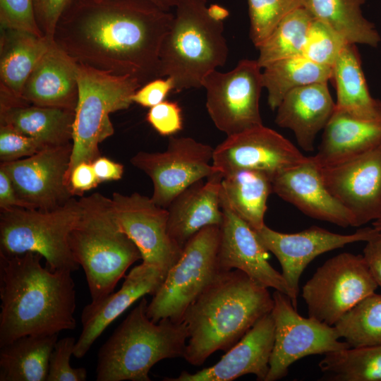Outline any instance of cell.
<instances>
[{"mask_svg": "<svg viewBox=\"0 0 381 381\" xmlns=\"http://www.w3.org/2000/svg\"><path fill=\"white\" fill-rule=\"evenodd\" d=\"M220 226L210 225L188 240L147 304L151 320L183 322L188 308L222 272L217 259Z\"/></svg>", "mask_w": 381, "mask_h": 381, "instance_id": "cell-9", "label": "cell"}, {"mask_svg": "<svg viewBox=\"0 0 381 381\" xmlns=\"http://www.w3.org/2000/svg\"><path fill=\"white\" fill-rule=\"evenodd\" d=\"M78 98L75 109L72 153L67 178L78 164L100 157L99 145L111 136L113 112L128 109L133 93L142 86L130 75H118L78 64Z\"/></svg>", "mask_w": 381, "mask_h": 381, "instance_id": "cell-8", "label": "cell"}, {"mask_svg": "<svg viewBox=\"0 0 381 381\" xmlns=\"http://www.w3.org/2000/svg\"><path fill=\"white\" fill-rule=\"evenodd\" d=\"M166 274L157 267L142 262L125 277L121 287L104 298L92 301L81 313L82 330L76 340L73 356L81 358L103 331L136 301L154 295Z\"/></svg>", "mask_w": 381, "mask_h": 381, "instance_id": "cell-20", "label": "cell"}, {"mask_svg": "<svg viewBox=\"0 0 381 381\" xmlns=\"http://www.w3.org/2000/svg\"><path fill=\"white\" fill-rule=\"evenodd\" d=\"M363 253V256L373 279L378 287L381 289V230H378L366 241Z\"/></svg>", "mask_w": 381, "mask_h": 381, "instance_id": "cell-46", "label": "cell"}, {"mask_svg": "<svg viewBox=\"0 0 381 381\" xmlns=\"http://www.w3.org/2000/svg\"><path fill=\"white\" fill-rule=\"evenodd\" d=\"M213 153L210 145L193 138L170 136L164 151L138 152L131 163L152 179V200L167 208L183 190L216 171Z\"/></svg>", "mask_w": 381, "mask_h": 381, "instance_id": "cell-13", "label": "cell"}, {"mask_svg": "<svg viewBox=\"0 0 381 381\" xmlns=\"http://www.w3.org/2000/svg\"><path fill=\"white\" fill-rule=\"evenodd\" d=\"M334 109L327 82L310 84L286 94L277 108L275 123L291 130L298 145L311 152L318 133L324 129Z\"/></svg>", "mask_w": 381, "mask_h": 381, "instance_id": "cell-25", "label": "cell"}, {"mask_svg": "<svg viewBox=\"0 0 381 381\" xmlns=\"http://www.w3.org/2000/svg\"><path fill=\"white\" fill-rule=\"evenodd\" d=\"M52 42L27 31L1 28L0 105L28 104L21 97L24 85Z\"/></svg>", "mask_w": 381, "mask_h": 381, "instance_id": "cell-26", "label": "cell"}, {"mask_svg": "<svg viewBox=\"0 0 381 381\" xmlns=\"http://www.w3.org/2000/svg\"><path fill=\"white\" fill-rule=\"evenodd\" d=\"M347 44L331 28L313 18L306 34L302 56L318 65L332 68Z\"/></svg>", "mask_w": 381, "mask_h": 381, "instance_id": "cell-38", "label": "cell"}, {"mask_svg": "<svg viewBox=\"0 0 381 381\" xmlns=\"http://www.w3.org/2000/svg\"><path fill=\"white\" fill-rule=\"evenodd\" d=\"M378 288L363 255L342 253L325 261L302 288L308 316L335 323Z\"/></svg>", "mask_w": 381, "mask_h": 381, "instance_id": "cell-10", "label": "cell"}, {"mask_svg": "<svg viewBox=\"0 0 381 381\" xmlns=\"http://www.w3.org/2000/svg\"><path fill=\"white\" fill-rule=\"evenodd\" d=\"M13 207L32 209L19 198L9 177L0 169V210Z\"/></svg>", "mask_w": 381, "mask_h": 381, "instance_id": "cell-48", "label": "cell"}, {"mask_svg": "<svg viewBox=\"0 0 381 381\" xmlns=\"http://www.w3.org/2000/svg\"><path fill=\"white\" fill-rule=\"evenodd\" d=\"M99 183L92 163L86 162L75 165L67 178V186L73 197H83L85 192L96 188Z\"/></svg>", "mask_w": 381, "mask_h": 381, "instance_id": "cell-45", "label": "cell"}, {"mask_svg": "<svg viewBox=\"0 0 381 381\" xmlns=\"http://www.w3.org/2000/svg\"><path fill=\"white\" fill-rule=\"evenodd\" d=\"M323 130L318 152L310 156L318 168L341 163L381 143V121L359 119L337 109Z\"/></svg>", "mask_w": 381, "mask_h": 381, "instance_id": "cell-27", "label": "cell"}, {"mask_svg": "<svg viewBox=\"0 0 381 381\" xmlns=\"http://www.w3.org/2000/svg\"><path fill=\"white\" fill-rule=\"evenodd\" d=\"M111 210L119 229L138 248L143 262L159 267L167 275L182 253L169 235L167 209L138 193H114Z\"/></svg>", "mask_w": 381, "mask_h": 381, "instance_id": "cell-15", "label": "cell"}, {"mask_svg": "<svg viewBox=\"0 0 381 381\" xmlns=\"http://www.w3.org/2000/svg\"><path fill=\"white\" fill-rule=\"evenodd\" d=\"M272 298L274 341L265 381L282 379L291 365L303 357L350 348L347 342L339 341L334 326L301 315L287 295L275 290Z\"/></svg>", "mask_w": 381, "mask_h": 381, "instance_id": "cell-12", "label": "cell"}, {"mask_svg": "<svg viewBox=\"0 0 381 381\" xmlns=\"http://www.w3.org/2000/svg\"><path fill=\"white\" fill-rule=\"evenodd\" d=\"M83 211L81 198H71L52 210L13 207L0 211V253L41 255L52 271L79 269L69 246V236Z\"/></svg>", "mask_w": 381, "mask_h": 381, "instance_id": "cell-7", "label": "cell"}, {"mask_svg": "<svg viewBox=\"0 0 381 381\" xmlns=\"http://www.w3.org/2000/svg\"><path fill=\"white\" fill-rule=\"evenodd\" d=\"M72 0H33L37 25L44 37L53 40L56 25Z\"/></svg>", "mask_w": 381, "mask_h": 381, "instance_id": "cell-43", "label": "cell"}, {"mask_svg": "<svg viewBox=\"0 0 381 381\" xmlns=\"http://www.w3.org/2000/svg\"><path fill=\"white\" fill-rule=\"evenodd\" d=\"M58 334L26 335L0 346V381H47Z\"/></svg>", "mask_w": 381, "mask_h": 381, "instance_id": "cell-30", "label": "cell"}, {"mask_svg": "<svg viewBox=\"0 0 381 381\" xmlns=\"http://www.w3.org/2000/svg\"><path fill=\"white\" fill-rule=\"evenodd\" d=\"M272 295L246 273L221 272L184 315L188 337L183 358L201 365L217 351H226L263 316L271 313Z\"/></svg>", "mask_w": 381, "mask_h": 381, "instance_id": "cell-3", "label": "cell"}, {"mask_svg": "<svg viewBox=\"0 0 381 381\" xmlns=\"http://www.w3.org/2000/svg\"><path fill=\"white\" fill-rule=\"evenodd\" d=\"M261 69L257 60L243 59L228 72L214 70L203 78L207 113L216 128L226 135L262 125Z\"/></svg>", "mask_w": 381, "mask_h": 381, "instance_id": "cell-11", "label": "cell"}, {"mask_svg": "<svg viewBox=\"0 0 381 381\" xmlns=\"http://www.w3.org/2000/svg\"><path fill=\"white\" fill-rule=\"evenodd\" d=\"M373 226L377 230H381V217L375 220L372 223Z\"/></svg>", "mask_w": 381, "mask_h": 381, "instance_id": "cell-50", "label": "cell"}, {"mask_svg": "<svg viewBox=\"0 0 381 381\" xmlns=\"http://www.w3.org/2000/svg\"><path fill=\"white\" fill-rule=\"evenodd\" d=\"M318 366L325 380L381 381V344L327 353Z\"/></svg>", "mask_w": 381, "mask_h": 381, "instance_id": "cell-34", "label": "cell"}, {"mask_svg": "<svg viewBox=\"0 0 381 381\" xmlns=\"http://www.w3.org/2000/svg\"><path fill=\"white\" fill-rule=\"evenodd\" d=\"M377 231L373 226L365 227L351 234H339L313 226L297 233L286 234L265 225L255 232L263 247L274 254L279 262L282 274L298 304L300 278L312 260L320 255L347 244L366 242Z\"/></svg>", "mask_w": 381, "mask_h": 381, "instance_id": "cell-19", "label": "cell"}, {"mask_svg": "<svg viewBox=\"0 0 381 381\" xmlns=\"http://www.w3.org/2000/svg\"><path fill=\"white\" fill-rule=\"evenodd\" d=\"M365 0H305L304 7L349 44L377 47L381 37L363 15Z\"/></svg>", "mask_w": 381, "mask_h": 381, "instance_id": "cell-31", "label": "cell"}, {"mask_svg": "<svg viewBox=\"0 0 381 381\" xmlns=\"http://www.w3.org/2000/svg\"><path fill=\"white\" fill-rule=\"evenodd\" d=\"M75 111L18 104L0 106V125L11 128L47 146L72 142Z\"/></svg>", "mask_w": 381, "mask_h": 381, "instance_id": "cell-29", "label": "cell"}, {"mask_svg": "<svg viewBox=\"0 0 381 381\" xmlns=\"http://www.w3.org/2000/svg\"><path fill=\"white\" fill-rule=\"evenodd\" d=\"M96 176L101 183L105 181H117L122 178L123 164L105 157H99L92 162Z\"/></svg>", "mask_w": 381, "mask_h": 381, "instance_id": "cell-47", "label": "cell"}, {"mask_svg": "<svg viewBox=\"0 0 381 381\" xmlns=\"http://www.w3.org/2000/svg\"><path fill=\"white\" fill-rule=\"evenodd\" d=\"M222 191L233 210L255 231L265 225L267 201L272 192V181L267 174L236 170L223 176Z\"/></svg>", "mask_w": 381, "mask_h": 381, "instance_id": "cell-32", "label": "cell"}, {"mask_svg": "<svg viewBox=\"0 0 381 381\" xmlns=\"http://www.w3.org/2000/svg\"><path fill=\"white\" fill-rule=\"evenodd\" d=\"M173 90L174 85L171 78H157L139 87L133 93L132 101L143 107L151 108L164 101Z\"/></svg>", "mask_w": 381, "mask_h": 381, "instance_id": "cell-44", "label": "cell"}, {"mask_svg": "<svg viewBox=\"0 0 381 381\" xmlns=\"http://www.w3.org/2000/svg\"><path fill=\"white\" fill-rule=\"evenodd\" d=\"M308 159L288 139L262 124L227 135L214 148L212 166L223 176L236 170L251 169L272 181Z\"/></svg>", "mask_w": 381, "mask_h": 381, "instance_id": "cell-14", "label": "cell"}, {"mask_svg": "<svg viewBox=\"0 0 381 381\" xmlns=\"http://www.w3.org/2000/svg\"><path fill=\"white\" fill-rule=\"evenodd\" d=\"M75 342L73 337L56 341L49 357L47 381H85L87 379L85 368H73L70 364Z\"/></svg>", "mask_w": 381, "mask_h": 381, "instance_id": "cell-39", "label": "cell"}, {"mask_svg": "<svg viewBox=\"0 0 381 381\" xmlns=\"http://www.w3.org/2000/svg\"><path fill=\"white\" fill-rule=\"evenodd\" d=\"M262 69L263 87L267 91V102L272 110L277 109L294 89L328 82L332 78L331 67L318 65L302 55L276 61Z\"/></svg>", "mask_w": 381, "mask_h": 381, "instance_id": "cell-33", "label": "cell"}, {"mask_svg": "<svg viewBox=\"0 0 381 381\" xmlns=\"http://www.w3.org/2000/svg\"><path fill=\"white\" fill-rule=\"evenodd\" d=\"M335 109L365 121H381V102L368 90L356 44H347L332 67Z\"/></svg>", "mask_w": 381, "mask_h": 381, "instance_id": "cell-28", "label": "cell"}, {"mask_svg": "<svg viewBox=\"0 0 381 381\" xmlns=\"http://www.w3.org/2000/svg\"><path fill=\"white\" fill-rule=\"evenodd\" d=\"M174 17L146 0H72L53 40L78 64L143 85L159 78V51Z\"/></svg>", "mask_w": 381, "mask_h": 381, "instance_id": "cell-1", "label": "cell"}, {"mask_svg": "<svg viewBox=\"0 0 381 381\" xmlns=\"http://www.w3.org/2000/svg\"><path fill=\"white\" fill-rule=\"evenodd\" d=\"M313 17L300 7L284 18L265 41L258 47L256 59L261 68L276 61L302 55L308 28Z\"/></svg>", "mask_w": 381, "mask_h": 381, "instance_id": "cell-35", "label": "cell"}, {"mask_svg": "<svg viewBox=\"0 0 381 381\" xmlns=\"http://www.w3.org/2000/svg\"><path fill=\"white\" fill-rule=\"evenodd\" d=\"M318 169L327 189L351 213L353 226L381 217V143L349 160Z\"/></svg>", "mask_w": 381, "mask_h": 381, "instance_id": "cell-17", "label": "cell"}, {"mask_svg": "<svg viewBox=\"0 0 381 381\" xmlns=\"http://www.w3.org/2000/svg\"><path fill=\"white\" fill-rule=\"evenodd\" d=\"M272 192L312 218L353 226L351 213L329 193L310 158L272 180Z\"/></svg>", "mask_w": 381, "mask_h": 381, "instance_id": "cell-22", "label": "cell"}, {"mask_svg": "<svg viewBox=\"0 0 381 381\" xmlns=\"http://www.w3.org/2000/svg\"><path fill=\"white\" fill-rule=\"evenodd\" d=\"M274 341V323L270 313L260 319L214 365L194 373L183 371L164 381H231L247 374L265 381Z\"/></svg>", "mask_w": 381, "mask_h": 381, "instance_id": "cell-21", "label": "cell"}, {"mask_svg": "<svg viewBox=\"0 0 381 381\" xmlns=\"http://www.w3.org/2000/svg\"><path fill=\"white\" fill-rule=\"evenodd\" d=\"M146 120L161 135L173 136L183 128L182 110L179 104L164 100L150 108Z\"/></svg>", "mask_w": 381, "mask_h": 381, "instance_id": "cell-42", "label": "cell"}, {"mask_svg": "<svg viewBox=\"0 0 381 381\" xmlns=\"http://www.w3.org/2000/svg\"><path fill=\"white\" fill-rule=\"evenodd\" d=\"M220 197L223 213L217 253L220 272L239 270L257 284L287 295L297 309L298 304L291 289L282 273L268 262V251L259 241L255 231L233 210L222 188Z\"/></svg>", "mask_w": 381, "mask_h": 381, "instance_id": "cell-18", "label": "cell"}, {"mask_svg": "<svg viewBox=\"0 0 381 381\" xmlns=\"http://www.w3.org/2000/svg\"><path fill=\"white\" fill-rule=\"evenodd\" d=\"M48 146L11 128L0 125L1 162L30 157Z\"/></svg>", "mask_w": 381, "mask_h": 381, "instance_id": "cell-41", "label": "cell"}, {"mask_svg": "<svg viewBox=\"0 0 381 381\" xmlns=\"http://www.w3.org/2000/svg\"><path fill=\"white\" fill-rule=\"evenodd\" d=\"M36 253H0V346L26 335L74 329L72 272L42 267Z\"/></svg>", "mask_w": 381, "mask_h": 381, "instance_id": "cell-2", "label": "cell"}, {"mask_svg": "<svg viewBox=\"0 0 381 381\" xmlns=\"http://www.w3.org/2000/svg\"><path fill=\"white\" fill-rule=\"evenodd\" d=\"M72 142L48 146L16 161L1 162L19 198L32 209L52 210L74 198L66 183Z\"/></svg>", "mask_w": 381, "mask_h": 381, "instance_id": "cell-16", "label": "cell"}, {"mask_svg": "<svg viewBox=\"0 0 381 381\" xmlns=\"http://www.w3.org/2000/svg\"><path fill=\"white\" fill-rule=\"evenodd\" d=\"M78 63L54 42L26 80L21 97L28 104L75 111Z\"/></svg>", "mask_w": 381, "mask_h": 381, "instance_id": "cell-23", "label": "cell"}, {"mask_svg": "<svg viewBox=\"0 0 381 381\" xmlns=\"http://www.w3.org/2000/svg\"><path fill=\"white\" fill-rule=\"evenodd\" d=\"M305 0H247L250 18V37L258 47L280 21L293 11L304 7Z\"/></svg>", "mask_w": 381, "mask_h": 381, "instance_id": "cell-37", "label": "cell"}, {"mask_svg": "<svg viewBox=\"0 0 381 381\" xmlns=\"http://www.w3.org/2000/svg\"><path fill=\"white\" fill-rule=\"evenodd\" d=\"M83 211L69 236V246L85 274L92 301L114 292L129 267L142 260L133 241L116 225L111 199L100 193L80 198Z\"/></svg>", "mask_w": 381, "mask_h": 381, "instance_id": "cell-6", "label": "cell"}, {"mask_svg": "<svg viewBox=\"0 0 381 381\" xmlns=\"http://www.w3.org/2000/svg\"><path fill=\"white\" fill-rule=\"evenodd\" d=\"M148 1L153 4L157 6L158 7L161 8L163 10L165 11H169L172 8H175L176 5L177 4L179 0H146Z\"/></svg>", "mask_w": 381, "mask_h": 381, "instance_id": "cell-49", "label": "cell"}, {"mask_svg": "<svg viewBox=\"0 0 381 381\" xmlns=\"http://www.w3.org/2000/svg\"><path fill=\"white\" fill-rule=\"evenodd\" d=\"M334 326L350 347L381 344V294L363 298Z\"/></svg>", "mask_w": 381, "mask_h": 381, "instance_id": "cell-36", "label": "cell"}, {"mask_svg": "<svg viewBox=\"0 0 381 381\" xmlns=\"http://www.w3.org/2000/svg\"><path fill=\"white\" fill-rule=\"evenodd\" d=\"M159 51V78H171L176 92L202 87L205 76L223 66L229 48L224 21L206 0H179Z\"/></svg>", "mask_w": 381, "mask_h": 381, "instance_id": "cell-5", "label": "cell"}, {"mask_svg": "<svg viewBox=\"0 0 381 381\" xmlns=\"http://www.w3.org/2000/svg\"><path fill=\"white\" fill-rule=\"evenodd\" d=\"M147 300L138 304L99 348L97 381H150V369L166 358L183 357L188 337L184 322L169 318L155 322Z\"/></svg>", "mask_w": 381, "mask_h": 381, "instance_id": "cell-4", "label": "cell"}, {"mask_svg": "<svg viewBox=\"0 0 381 381\" xmlns=\"http://www.w3.org/2000/svg\"><path fill=\"white\" fill-rule=\"evenodd\" d=\"M0 25L44 36L36 21L33 0H0Z\"/></svg>", "mask_w": 381, "mask_h": 381, "instance_id": "cell-40", "label": "cell"}, {"mask_svg": "<svg viewBox=\"0 0 381 381\" xmlns=\"http://www.w3.org/2000/svg\"><path fill=\"white\" fill-rule=\"evenodd\" d=\"M222 179L221 172L214 171L206 181L200 180L183 190L167 208L169 235L182 250L188 240L204 227L221 225Z\"/></svg>", "mask_w": 381, "mask_h": 381, "instance_id": "cell-24", "label": "cell"}]
</instances>
